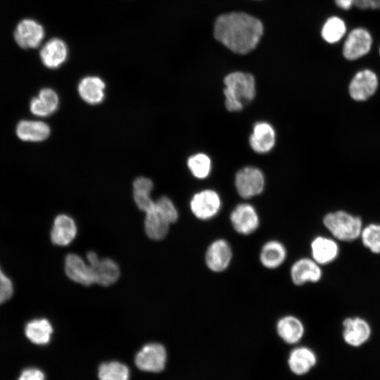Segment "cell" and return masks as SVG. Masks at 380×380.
<instances>
[{"label":"cell","instance_id":"1","mask_svg":"<svg viewBox=\"0 0 380 380\" xmlns=\"http://www.w3.org/2000/svg\"><path fill=\"white\" fill-rule=\"evenodd\" d=\"M262 23L245 13L220 15L214 25L215 38L233 52L245 54L255 48L262 34Z\"/></svg>","mask_w":380,"mask_h":380},{"label":"cell","instance_id":"2","mask_svg":"<svg viewBox=\"0 0 380 380\" xmlns=\"http://www.w3.org/2000/svg\"><path fill=\"white\" fill-rule=\"evenodd\" d=\"M225 106L229 111H239L255 96V81L250 73L234 72L224 79Z\"/></svg>","mask_w":380,"mask_h":380},{"label":"cell","instance_id":"3","mask_svg":"<svg viewBox=\"0 0 380 380\" xmlns=\"http://www.w3.org/2000/svg\"><path fill=\"white\" fill-rule=\"evenodd\" d=\"M323 224L336 239L353 241L360 236L363 228L362 219L344 210L325 215Z\"/></svg>","mask_w":380,"mask_h":380},{"label":"cell","instance_id":"4","mask_svg":"<svg viewBox=\"0 0 380 380\" xmlns=\"http://www.w3.org/2000/svg\"><path fill=\"white\" fill-rule=\"evenodd\" d=\"M16 45L22 49L38 48L45 36L44 27L32 18H23L16 25L13 33Z\"/></svg>","mask_w":380,"mask_h":380},{"label":"cell","instance_id":"5","mask_svg":"<svg viewBox=\"0 0 380 380\" xmlns=\"http://www.w3.org/2000/svg\"><path fill=\"white\" fill-rule=\"evenodd\" d=\"M235 186L240 196L251 198L262 192L265 186L264 175L255 167H245L236 173Z\"/></svg>","mask_w":380,"mask_h":380},{"label":"cell","instance_id":"6","mask_svg":"<svg viewBox=\"0 0 380 380\" xmlns=\"http://www.w3.org/2000/svg\"><path fill=\"white\" fill-rule=\"evenodd\" d=\"M222 201L214 190L205 189L195 194L190 201V209L194 215L201 220L215 217L220 212Z\"/></svg>","mask_w":380,"mask_h":380},{"label":"cell","instance_id":"7","mask_svg":"<svg viewBox=\"0 0 380 380\" xmlns=\"http://www.w3.org/2000/svg\"><path fill=\"white\" fill-rule=\"evenodd\" d=\"M229 219L233 229L241 235H250L260 226L258 213L249 203L237 205L231 212Z\"/></svg>","mask_w":380,"mask_h":380},{"label":"cell","instance_id":"8","mask_svg":"<svg viewBox=\"0 0 380 380\" xmlns=\"http://www.w3.org/2000/svg\"><path fill=\"white\" fill-rule=\"evenodd\" d=\"M233 253L229 243L224 239H217L208 246L205 253L207 267L214 272H222L229 266Z\"/></svg>","mask_w":380,"mask_h":380},{"label":"cell","instance_id":"9","mask_svg":"<svg viewBox=\"0 0 380 380\" xmlns=\"http://www.w3.org/2000/svg\"><path fill=\"white\" fill-rule=\"evenodd\" d=\"M87 258L92 271L94 283L102 286H109L118 280L120 269L113 260L99 259L94 252H89Z\"/></svg>","mask_w":380,"mask_h":380},{"label":"cell","instance_id":"10","mask_svg":"<svg viewBox=\"0 0 380 380\" xmlns=\"http://www.w3.org/2000/svg\"><path fill=\"white\" fill-rule=\"evenodd\" d=\"M165 348L159 343H149L144 346L136 355L135 364L144 371L160 372L166 362Z\"/></svg>","mask_w":380,"mask_h":380},{"label":"cell","instance_id":"11","mask_svg":"<svg viewBox=\"0 0 380 380\" xmlns=\"http://www.w3.org/2000/svg\"><path fill=\"white\" fill-rule=\"evenodd\" d=\"M378 87V78L372 70L365 69L357 72L351 80L348 91L350 97L363 101L372 96Z\"/></svg>","mask_w":380,"mask_h":380},{"label":"cell","instance_id":"12","mask_svg":"<svg viewBox=\"0 0 380 380\" xmlns=\"http://www.w3.org/2000/svg\"><path fill=\"white\" fill-rule=\"evenodd\" d=\"M372 43V37L367 30L355 28L349 33L344 42L343 56L349 61L356 60L369 51Z\"/></svg>","mask_w":380,"mask_h":380},{"label":"cell","instance_id":"13","mask_svg":"<svg viewBox=\"0 0 380 380\" xmlns=\"http://www.w3.org/2000/svg\"><path fill=\"white\" fill-rule=\"evenodd\" d=\"M292 282L297 286L318 282L322 277L321 265L312 258H301L296 260L290 269Z\"/></svg>","mask_w":380,"mask_h":380},{"label":"cell","instance_id":"14","mask_svg":"<svg viewBox=\"0 0 380 380\" xmlns=\"http://www.w3.org/2000/svg\"><path fill=\"white\" fill-rule=\"evenodd\" d=\"M371 334L369 324L362 317H347L343 321V338L350 346L363 345L369 340Z\"/></svg>","mask_w":380,"mask_h":380},{"label":"cell","instance_id":"15","mask_svg":"<svg viewBox=\"0 0 380 380\" xmlns=\"http://www.w3.org/2000/svg\"><path fill=\"white\" fill-rule=\"evenodd\" d=\"M312 258L320 265L334 261L339 254V246L334 239L317 236L310 243Z\"/></svg>","mask_w":380,"mask_h":380},{"label":"cell","instance_id":"16","mask_svg":"<svg viewBox=\"0 0 380 380\" xmlns=\"http://www.w3.org/2000/svg\"><path fill=\"white\" fill-rule=\"evenodd\" d=\"M251 148L256 153H265L270 151L275 144V132L267 122H258L253 128L249 138Z\"/></svg>","mask_w":380,"mask_h":380},{"label":"cell","instance_id":"17","mask_svg":"<svg viewBox=\"0 0 380 380\" xmlns=\"http://www.w3.org/2000/svg\"><path fill=\"white\" fill-rule=\"evenodd\" d=\"M68 56V48L61 39L52 38L47 41L39 51V57L48 68L54 69L61 66Z\"/></svg>","mask_w":380,"mask_h":380},{"label":"cell","instance_id":"18","mask_svg":"<svg viewBox=\"0 0 380 380\" xmlns=\"http://www.w3.org/2000/svg\"><path fill=\"white\" fill-rule=\"evenodd\" d=\"M276 330L278 336L289 344L298 343L305 333L303 322L292 315L280 317L277 322Z\"/></svg>","mask_w":380,"mask_h":380},{"label":"cell","instance_id":"19","mask_svg":"<svg viewBox=\"0 0 380 380\" xmlns=\"http://www.w3.org/2000/svg\"><path fill=\"white\" fill-rule=\"evenodd\" d=\"M287 251L285 246L278 240L265 242L260 251L259 260L267 269L274 270L279 267L286 260Z\"/></svg>","mask_w":380,"mask_h":380},{"label":"cell","instance_id":"20","mask_svg":"<svg viewBox=\"0 0 380 380\" xmlns=\"http://www.w3.org/2000/svg\"><path fill=\"white\" fill-rule=\"evenodd\" d=\"M49 126L39 120H20L16 125L15 134L23 141L39 142L46 139L50 134Z\"/></svg>","mask_w":380,"mask_h":380},{"label":"cell","instance_id":"21","mask_svg":"<svg viewBox=\"0 0 380 380\" xmlns=\"http://www.w3.org/2000/svg\"><path fill=\"white\" fill-rule=\"evenodd\" d=\"M65 270L72 281L84 286L94 283L91 269L77 255L70 253L65 258Z\"/></svg>","mask_w":380,"mask_h":380},{"label":"cell","instance_id":"22","mask_svg":"<svg viewBox=\"0 0 380 380\" xmlns=\"http://www.w3.org/2000/svg\"><path fill=\"white\" fill-rule=\"evenodd\" d=\"M315 352L306 346L293 349L289 356L288 364L291 371L296 375L307 374L316 365Z\"/></svg>","mask_w":380,"mask_h":380},{"label":"cell","instance_id":"23","mask_svg":"<svg viewBox=\"0 0 380 380\" xmlns=\"http://www.w3.org/2000/svg\"><path fill=\"white\" fill-rule=\"evenodd\" d=\"M58 103L59 99L56 91L50 88H44L31 100L30 110L37 117H46L56 110Z\"/></svg>","mask_w":380,"mask_h":380},{"label":"cell","instance_id":"24","mask_svg":"<svg viewBox=\"0 0 380 380\" xmlns=\"http://www.w3.org/2000/svg\"><path fill=\"white\" fill-rule=\"evenodd\" d=\"M77 227L74 220L66 215H60L54 220L51 232L52 242L58 246H67L75 237Z\"/></svg>","mask_w":380,"mask_h":380},{"label":"cell","instance_id":"25","mask_svg":"<svg viewBox=\"0 0 380 380\" xmlns=\"http://www.w3.org/2000/svg\"><path fill=\"white\" fill-rule=\"evenodd\" d=\"M104 82L98 77L89 76L83 78L78 85L81 98L90 104H97L104 99Z\"/></svg>","mask_w":380,"mask_h":380},{"label":"cell","instance_id":"26","mask_svg":"<svg viewBox=\"0 0 380 380\" xmlns=\"http://www.w3.org/2000/svg\"><path fill=\"white\" fill-rule=\"evenodd\" d=\"M144 227L147 236L153 240H160L166 236L170 223L156 209L146 213Z\"/></svg>","mask_w":380,"mask_h":380},{"label":"cell","instance_id":"27","mask_svg":"<svg viewBox=\"0 0 380 380\" xmlns=\"http://www.w3.org/2000/svg\"><path fill=\"white\" fill-rule=\"evenodd\" d=\"M25 332L31 342L37 345H44L49 342L53 328L47 319H38L28 322Z\"/></svg>","mask_w":380,"mask_h":380},{"label":"cell","instance_id":"28","mask_svg":"<svg viewBox=\"0 0 380 380\" xmlns=\"http://www.w3.org/2000/svg\"><path fill=\"white\" fill-rule=\"evenodd\" d=\"M346 27L344 21L337 16H332L324 23L321 34L328 43L338 42L345 34Z\"/></svg>","mask_w":380,"mask_h":380},{"label":"cell","instance_id":"29","mask_svg":"<svg viewBox=\"0 0 380 380\" xmlns=\"http://www.w3.org/2000/svg\"><path fill=\"white\" fill-rule=\"evenodd\" d=\"M129 369L118 362H110L101 365L99 369L100 380H128Z\"/></svg>","mask_w":380,"mask_h":380},{"label":"cell","instance_id":"30","mask_svg":"<svg viewBox=\"0 0 380 380\" xmlns=\"http://www.w3.org/2000/svg\"><path fill=\"white\" fill-rule=\"evenodd\" d=\"M187 165L192 175L198 179H205L211 170L210 158L205 153H198L190 156Z\"/></svg>","mask_w":380,"mask_h":380},{"label":"cell","instance_id":"31","mask_svg":"<svg viewBox=\"0 0 380 380\" xmlns=\"http://www.w3.org/2000/svg\"><path fill=\"white\" fill-rule=\"evenodd\" d=\"M360 238L365 247L372 253H380V224L372 223L363 227Z\"/></svg>","mask_w":380,"mask_h":380},{"label":"cell","instance_id":"32","mask_svg":"<svg viewBox=\"0 0 380 380\" xmlns=\"http://www.w3.org/2000/svg\"><path fill=\"white\" fill-rule=\"evenodd\" d=\"M155 208L170 224L174 223L177 220V210L169 198L166 196L160 197L155 202Z\"/></svg>","mask_w":380,"mask_h":380},{"label":"cell","instance_id":"33","mask_svg":"<svg viewBox=\"0 0 380 380\" xmlns=\"http://www.w3.org/2000/svg\"><path fill=\"white\" fill-rule=\"evenodd\" d=\"M134 199L138 208L146 213L155 208V202L148 193L134 191Z\"/></svg>","mask_w":380,"mask_h":380},{"label":"cell","instance_id":"34","mask_svg":"<svg viewBox=\"0 0 380 380\" xmlns=\"http://www.w3.org/2000/svg\"><path fill=\"white\" fill-rule=\"evenodd\" d=\"M13 292L11 281L4 274L0 268V304L8 300Z\"/></svg>","mask_w":380,"mask_h":380},{"label":"cell","instance_id":"35","mask_svg":"<svg viewBox=\"0 0 380 380\" xmlns=\"http://www.w3.org/2000/svg\"><path fill=\"white\" fill-rule=\"evenodd\" d=\"M153 184L151 179L144 177L137 178L133 183L134 191L146 192L150 194Z\"/></svg>","mask_w":380,"mask_h":380},{"label":"cell","instance_id":"36","mask_svg":"<svg viewBox=\"0 0 380 380\" xmlns=\"http://www.w3.org/2000/svg\"><path fill=\"white\" fill-rule=\"evenodd\" d=\"M18 380H45L44 373L36 368H28L24 369Z\"/></svg>","mask_w":380,"mask_h":380},{"label":"cell","instance_id":"37","mask_svg":"<svg viewBox=\"0 0 380 380\" xmlns=\"http://www.w3.org/2000/svg\"><path fill=\"white\" fill-rule=\"evenodd\" d=\"M354 5L360 9H379L380 0H355Z\"/></svg>","mask_w":380,"mask_h":380},{"label":"cell","instance_id":"38","mask_svg":"<svg viewBox=\"0 0 380 380\" xmlns=\"http://www.w3.org/2000/svg\"><path fill=\"white\" fill-rule=\"evenodd\" d=\"M355 0H335L336 4L343 10H348L354 4Z\"/></svg>","mask_w":380,"mask_h":380},{"label":"cell","instance_id":"39","mask_svg":"<svg viewBox=\"0 0 380 380\" xmlns=\"http://www.w3.org/2000/svg\"><path fill=\"white\" fill-rule=\"evenodd\" d=\"M379 53H380V49H379Z\"/></svg>","mask_w":380,"mask_h":380}]
</instances>
